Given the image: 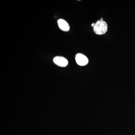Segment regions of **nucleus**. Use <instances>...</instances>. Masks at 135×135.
I'll return each instance as SVG.
<instances>
[{
  "instance_id": "obj_2",
  "label": "nucleus",
  "mask_w": 135,
  "mask_h": 135,
  "mask_svg": "<svg viewBox=\"0 0 135 135\" xmlns=\"http://www.w3.org/2000/svg\"><path fill=\"white\" fill-rule=\"evenodd\" d=\"M75 59L77 64L81 66L87 65L89 62L88 57L81 53L77 54L75 56Z\"/></svg>"
},
{
  "instance_id": "obj_3",
  "label": "nucleus",
  "mask_w": 135,
  "mask_h": 135,
  "mask_svg": "<svg viewBox=\"0 0 135 135\" xmlns=\"http://www.w3.org/2000/svg\"><path fill=\"white\" fill-rule=\"evenodd\" d=\"M53 62L57 65L60 67H66L68 65V60L62 56H56L53 59Z\"/></svg>"
},
{
  "instance_id": "obj_4",
  "label": "nucleus",
  "mask_w": 135,
  "mask_h": 135,
  "mask_svg": "<svg viewBox=\"0 0 135 135\" xmlns=\"http://www.w3.org/2000/svg\"><path fill=\"white\" fill-rule=\"evenodd\" d=\"M59 27L63 31L67 32L70 30V26L69 24L64 20L60 19L57 21Z\"/></svg>"
},
{
  "instance_id": "obj_5",
  "label": "nucleus",
  "mask_w": 135,
  "mask_h": 135,
  "mask_svg": "<svg viewBox=\"0 0 135 135\" xmlns=\"http://www.w3.org/2000/svg\"><path fill=\"white\" fill-rule=\"evenodd\" d=\"M94 25H95V23H92V24L91 25V26L92 27H94Z\"/></svg>"
},
{
  "instance_id": "obj_6",
  "label": "nucleus",
  "mask_w": 135,
  "mask_h": 135,
  "mask_svg": "<svg viewBox=\"0 0 135 135\" xmlns=\"http://www.w3.org/2000/svg\"><path fill=\"white\" fill-rule=\"evenodd\" d=\"M101 20H103V18H101Z\"/></svg>"
},
{
  "instance_id": "obj_1",
  "label": "nucleus",
  "mask_w": 135,
  "mask_h": 135,
  "mask_svg": "<svg viewBox=\"0 0 135 135\" xmlns=\"http://www.w3.org/2000/svg\"><path fill=\"white\" fill-rule=\"evenodd\" d=\"M93 30L95 33L98 35L104 34L108 30L107 23L104 20H98L95 23Z\"/></svg>"
}]
</instances>
